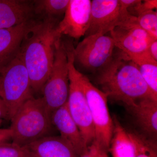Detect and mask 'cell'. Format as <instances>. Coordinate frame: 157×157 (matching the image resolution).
I'll return each instance as SVG.
<instances>
[{"label": "cell", "mask_w": 157, "mask_h": 157, "mask_svg": "<svg viewBox=\"0 0 157 157\" xmlns=\"http://www.w3.org/2000/svg\"><path fill=\"white\" fill-rule=\"evenodd\" d=\"M69 67V94L67 104L70 115L78 127L87 147L95 140V130L88 104L77 78L73 62L72 43L66 44Z\"/></svg>", "instance_id": "8992f818"}, {"label": "cell", "mask_w": 157, "mask_h": 157, "mask_svg": "<svg viewBox=\"0 0 157 157\" xmlns=\"http://www.w3.org/2000/svg\"><path fill=\"white\" fill-rule=\"evenodd\" d=\"M121 6L128 11V9L135 7L141 2L140 0H119Z\"/></svg>", "instance_id": "83f0119b"}, {"label": "cell", "mask_w": 157, "mask_h": 157, "mask_svg": "<svg viewBox=\"0 0 157 157\" xmlns=\"http://www.w3.org/2000/svg\"><path fill=\"white\" fill-rule=\"evenodd\" d=\"M12 131L10 128L0 129V143L9 142L11 140Z\"/></svg>", "instance_id": "4316f807"}, {"label": "cell", "mask_w": 157, "mask_h": 157, "mask_svg": "<svg viewBox=\"0 0 157 157\" xmlns=\"http://www.w3.org/2000/svg\"><path fill=\"white\" fill-rule=\"evenodd\" d=\"M0 157H36L26 147L9 142L0 143Z\"/></svg>", "instance_id": "7402d4cb"}, {"label": "cell", "mask_w": 157, "mask_h": 157, "mask_svg": "<svg viewBox=\"0 0 157 157\" xmlns=\"http://www.w3.org/2000/svg\"><path fill=\"white\" fill-rule=\"evenodd\" d=\"M78 157H92L91 152L90 150L88 147L87 150L85 151L83 154H82L81 155L79 156Z\"/></svg>", "instance_id": "f1b7e54d"}, {"label": "cell", "mask_w": 157, "mask_h": 157, "mask_svg": "<svg viewBox=\"0 0 157 157\" xmlns=\"http://www.w3.org/2000/svg\"><path fill=\"white\" fill-rule=\"evenodd\" d=\"M135 17L122 7L119 0H93L90 26L85 36L105 35L117 26Z\"/></svg>", "instance_id": "9c48e42d"}, {"label": "cell", "mask_w": 157, "mask_h": 157, "mask_svg": "<svg viewBox=\"0 0 157 157\" xmlns=\"http://www.w3.org/2000/svg\"><path fill=\"white\" fill-rule=\"evenodd\" d=\"M137 132L157 141V100L145 98L126 107Z\"/></svg>", "instance_id": "7c38bea8"}, {"label": "cell", "mask_w": 157, "mask_h": 157, "mask_svg": "<svg viewBox=\"0 0 157 157\" xmlns=\"http://www.w3.org/2000/svg\"><path fill=\"white\" fill-rule=\"evenodd\" d=\"M36 23L31 19L12 27L0 29V67L19 53L23 42Z\"/></svg>", "instance_id": "4fadbf2b"}, {"label": "cell", "mask_w": 157, "mask_h": 157, "mask_svg": "<svg viewBox=\"0 0 157 157\" xmlns=\"http://www.w3.org/2000/svg\"><path fill=\"white\" fill-rule=\"evenodd\" d=\"M33 2L0 0V29L9 28L31 20Z\"/></svg>", "instance_id": "9a60e30c"}, {"label": "cell", "mask_w": 157, "mask_h": 157, "mask_svg": "<svg viewBox=\"0 0 157 157\" xmlns=\"http://www.w3.org/2000/svg\"><path fill=\"white\" fill-rule=\"evenodd\" d=\"M137 22L150 36L157 39V11L154 10L142 13L137 17Z\"/></svg>", "instance_id": "44dd1931"}, {"label": "cell", "mask_w": 157, "mask_h": 157, "mask_svg": "<svg viewBox=\"0 0 157 157\" xmlns=\"http://www.w3.org/2000/svg\"><path fill=\"white\" fill-rule=\"evenodd\" d=\"M69 85L67 54L65 43L60 39L56 44L54 60L50 75L41 90L42 98L51 113L67 104Z\"/></svg>", "instance_id": "ba28073f"}, {"label": "cell", "mask_w": 157, "mask_h": 157, "mask_svg": "<svg viewBox=\"0 0 157 157\" xmlns=\"http://www.w3.org/2000/svg\"><path fill=\"white\" fill-rule=\"evenodd\" d=\"M92 157H108L107 152L101 149L94 142L88 146Z\"/></svg>", "instance_id": "cb8c5ba5"}, {"label": "cell", "mask_w": 157, "mask_h": 157, "mask_svg": "<svg viewBox=\"0 0 157 157\" xmlns=\"http://www.w3.org/2000/svg\"><path fill=\"white\" fill-rule=\"evenodd\" d=\"M57 20L44 18L36 22L19 51L28 71L33 92H41L51 71L56 44L61 37L56 33Z\"/></svg>", "instance_id": "7a4b0ae2"}, {"label": "cell", "mask_w": 157, "mask_h": 157, "mask_svg": "<svg viewBox=\"0 0 157 157\" xmlns=\"http://www.w3.org/2000/svg\"><path fill=\"white\" fill-rule=\"evenodd\" d=\"M91 1L70 0L63 19L56 28L57 35H66L74 39L85 36L90 21Z\"/></svg>", "instance_id": "8fae6325"}, {"label": "cell", "mask_w": 157, "mask_h": 157, "mask_svg": "<svg viewBox=\"0 0 157 157\" xmlns=\"http://www.w3.org/2000/svg\"><path fill=\"white\" fill-rule=\"evenodd\" d=\"M157 0H145L140 2L135 7L128 10L129 14L132 16L137 17L139 15L150 11L156 9Z\"/></svg>", "instance_id": "603a6c76"}, {"label": "cell", "mask_w": 157, "mask_h": 157, "mask_svg": "<svg viewBox=\"0 0 157 157\" xmlns=\"http://www.w3.org/2000/svg\"><path fill=\"white\" fill-rule=\"evenodd\" d=\"M147 53L152 58L157 62V39L152 38L149 43Z\"/></svg>", "instance_id": "484cf974"}, {"label": "cell", "mask_w": 157, "mask_h": 157, "mask_svg": "<svg viewBox=\"0 0 157 157\" xmlns=\"http://www.w3.org/2000/svg\"><path fill=\"white\" fill-rule=\"evenodd\" d=\"M130 58L137 66L142 78L152 92L157 97V62L148 53Z\"/></svg>", "instance_id": "ac0fdd59"}, {"label": "cell", "mask_w": 157, "mask_h": 157, "mask_svg": "<svg viewBox=\"0 0 157 157\" xmlns=\"http://www.w3.org/2000/svg\"><path fill=\"white\" fill-rule=\"evenodd\" d=\"M116 49L110 36L97 34L85 36L73 48L74 66L92 76L111 61Z\"/></svg>", "instance_id": "52a82bcc"}, {"label": "cell", "mask_w": 157, "mask_h": 157, "mask_svg": "<svg viewBox=\"0 0 157 157\" xmlns=\"http://www.w3.org/2000/svg\"><path fill=\"white\" fill-rule=\"evenodd\" d=\"M109 33L116 47L129 57L148 53L152 38L137 24V17L117 26Z\"/></svg>", "instance_id": "30bf717a"}, {"label": "cell", "mask_w": 157, "mask_h": 157, "mask_svg": "<svg viewBox=\"0 0 157 157\" xmlns=\"http://www.w3.org/2000/svg\"><path fill=\"white\" fill-rule=\"evenodd\" d=\"M70 0H36L33 1V12L44 18L57 20L64 15Z\"/></svg>", "instance_id": "d6986e66"}, {"label": "cell", "mask_w": 157, "mask_h": 157, "mask_svg": "<svg viewBox=\"0 0 157 157\" xmlns=\"http://www.w3.org/2000/svg\"><path fill=\"white\" fill-rule=\"evenodd\" d=\"M36 157H78L73 147L60 136H48L26 146Z\"/></svg>", "instance_id": "2e32d148"}, {"label": "cell", "mask_w": 157, "mask_h": 157, "mask_svg": "<svg viewBox=\"0 0 157 157\" xmlns=\"http://www.w3.org/2000/svg\"><path fill=\"white\" fill-rule=\"evenodd\" d=\"M52 124L60 134V136L73 147L78 157L88 149L80 131L70 115L67 104L52 113Z\"/></svg>", "instance_id": "5bb4252c"}, {"label": "cell", "mask_w": 157, "mask_h": 157, "mask_svg": "<svg viewBox=\"0 0 157 157\" xmlns=\"http://www.w3.org/2000/svg\"><path fill=\"white\" fill-rule=\"evenodd\" d=\"M76 74L92 118L95 130L94 142L101 149L108 153L114 128L107 105L108 98L93 84L86 75L77 70Z\"/></svg>", "instance_id": "5b68a950"}, {"label": "cell", "mask_w": 157, "mask_h": 157, "mask_svg": "<svg viewBox=\"0 0 157 157\" xmlns=\"http://www.w3.org/2000/svg\"><path fill=\"white\" fill-rule=\"evenodd\" d=\"M92 76L94 85L107 98L120 102L125 107L145 98L157 100L136 65L128 56L117 48L111 61Z\"/></svg>", "instance_id": "6da1fadb"}, {"label": "cell", "mask_w": 157, "mask_h": 157, "mask_svg": "<svg viewBox=\"0 0 157 157\" xmlns=\"http://www.w3.org/2000/svg\"><path fill=\"white\" fill-rule=\"evenodd\" d=\"M113 120L114 128L109 152L113 157H136L135 145L128 131L116 117Z\"/></svg>", "instance_id": "e0dca14e"}, {"label": "cell", "mask_w": 157, "mask_h": 157, "mask_svg": "<svg viewBox=\"0 0 157 157\" xmlns=\"http://www.w3.org/2000/svg\"><path fill=\"white\" fill-rule=\"evenodd\" d=\"M127 131L135 145L136 157H157V141L147 138L135 129Z\"/></svg>", "instance_id": "ffe728a7"}, {"label": "cell", "mask_w": 157, "mask_h": 157, "mask_svg": "<svg viewBox=\"0 0 157 157\" xmlns=\"http://www.w3.org/2000/svg\"><path fill=\"white\" fill-rule=\"evenodd\" d=\"M28 73L19 53L0 67V98L9 109L10 121L26 101L33 97Z\"/></svg>", "instance_id": "277c9868"}, {"label": "cell", "mask_w": 157, "mask_h": 157, "mask_svg": "<svg viewBox=\"0 0 157 157\" xmlns=\"http://www.w3.org/2000/svg\"><path fill=\"white\" fill-rule=\"evenodd\" d=\"M51 113L43 98H29L19 107L11 119V141L25 147L48 134L53 126Z\"/></svg>", "instance_id": "3957f363"}, {"label": "cell", "mask_w": 157, "mask_h": 157, "mask_svg": "<svg viewBox=\"0 0 157 157\" xmlns=\"http://www.w3.org/2000/svg\"><path fill=\"white\" fill-rule=\"evenodd\" d=\"M4 120L10 121V115L6 103L0 98V124Z\"/></svg>", "instance_id": "d4e9b609"}]
</instances>
